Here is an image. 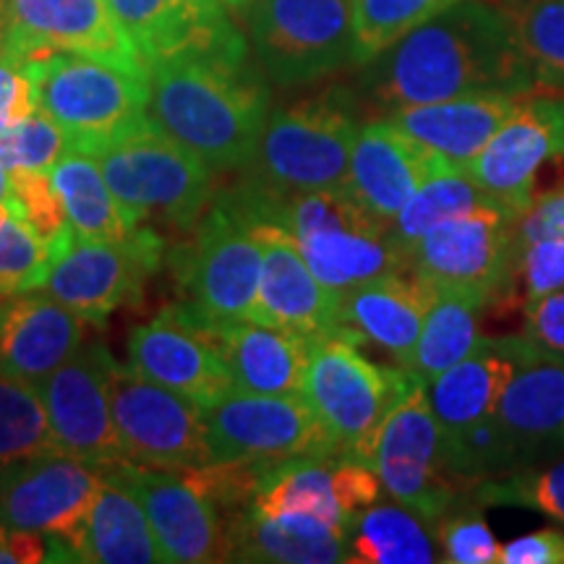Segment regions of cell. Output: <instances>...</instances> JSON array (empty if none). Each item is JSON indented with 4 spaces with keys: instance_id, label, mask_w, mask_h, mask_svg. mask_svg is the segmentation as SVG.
Returning a JSON list of instances; mask_svg holds the SVG:
<instances>
[{
    "instance_id": "1",
    "label": "cell",
    "mask_w": 564,
    "mask_h": 564,
    "mask_svg": "<svg viewBox=\"0 0 564 564\" xmlns=\"http://www.w3.org/2000/svg\"><path fill=\"white\" fill-rule=\"evenodd\" d=\"M366 97L392 112L465 95H528L535 76L510 11L460 0L364 63Z\"/></svg>"
},
{
    "instance_id": "2",
    "label": "cell",
    "mask_w": 564,
    "mask_h": 564,
    "mask_svg": "<svg viewBox=\"0 0 564 564\" xmlns=\"http://www.w3.org/2000/svg\"><path fill=\"white\" fill-rule=\"evenodd\" d=\"M150 118L212 173L243 171L270 118V89L249 58L181 55L147 66Z\"/></svg>"
},
{
    "instance_id": "3",
    "label": "cell",
    "mask_w": 564,
    "mask_h": 564,
    "mask_svg": "<svg viewBox=\"0 0 564 564\" xmlns=\"http://www.w3.org/2000/svg\"><path fill=\"white\" fill-rule=\"evenodd\" d=\"M358 123L350 91L333 87L270 112L238 181L267 194H303L348 183Z\"/></svg>"
},
{
    "instance_id": "4",
    "label": "cell",
    "mask_w": 564,
    "mask_h": 564,
    "mask_svg": "<svg viewBox=\"0 0 564 564\" xmlns=\"http://www.w3.org/2000/svg\"><path fill=\"white\" fill-rule=\"evenodd\" d=\"M21 68L76 152L97 154L152 121L150 74L74 53H42Z\"/></svg>"
},
{
    "instance_id": "5",
    "label": "cell",
    "mask_w": 564,
    "mask_h": 564,
    "mask_svg": "<svg viewBox=\"0 0 564 564\" xmlns=\"http://www.w3.org/2000/svg\"><path fill=\"white\" fill-rule=\"evenodd\" d=\"M415 373L377 366L358 343L335 329L312 340L303 398L333 434L340 457L371 465L387 415L411 390Z\"/></svg>"
},
{
    "instance_id": "6",
    "label": "cell",
    "mask_w": 564,
    "mask_h": 564,
    "mask_svg": "<svg viewBox=\"0 0 564 564\" xmlns=\"http://www.w3.org/2000/svg\"><path fill=\"white\" fill-rule=\"evenodd\" d=\"M91 158L137 225L158 223L188 232L215 196L209 167L154 121Z\"/></svg>"
},
{
    "instance_id": "7",
    "label": "cell",
    "mask_w": 564,
    "mask_h": 564,
    "mask_svg": "<svg viewBox=\"0 0 564 564\" xmlns=\"http://www.w3.org/2000/svg\"><path fill=\"white\" fill-rule=\"evenodd\" d=\"M249 34L274 84H312L356 66V0H253Z\"/></svg>"
},
{
    "instance_id": "8",
    "label": "cell",
    "mask_w": 564,
    "mask_h": 564,
    "mask_svg": "<svg viewBox=\"0 0 564 564\" xmlns=\"http://www.w3.org/2000/svg\"><path fill=\"white\" fill-rule=\"evenodd\" d=\"M186 306L204 322L249 319L262 280V243L220 199L194 225L192 238L167 259Z\"/></svg>"
},
{
    "instance_id": "9",
    "label": "cell",
    "mask_w": 564,
    "mask_h": 564,
    "mask_svg": "<svg viewBox=\"0 0 564 564\" xmlns=\"http://www.w3.org/2000/svg\"><path fill=\"white\" fill-rule=\"evenodd\" d=\"M215 463L340 457L337 442L303 394L230 390L202 405Z\"/></svg>"
},
{
    "instance_id": "10",
    "label": "cell",
    "mask_w": 564,
    "mask_h": 564,
    "mask_svg": "<svg viewBox=\"0 0 564 564\" xmlns=\"http://www.w3.org/2000/svg\"><path fill=\"white\" fill-rule=\"evenodd\" d=\"M371 465L398 505L426 523H436L455 505L460 484L444 457V432L429 405L423 379L415 377L405 398L387 415Z\"/></svg>"
},
{
    "instance_id": "11",
    "label": "cell",
    "mask_w": 564,
    "mask_h": 564,
    "mask_svg": "<svg viewBox=\"0 0 564 564\" xmlns=\"http://www.w3.org/2000/svg\"><path fill=\"white\" fill-rule=\"evenodd\" d=\"M110 408L129 460L165 470L215 463L202 405L116 364Z\"/></svg>"
},
{
    "instance_id": "12",
    "label": "cell",
    "mask_w": 564,
    "mask_h": 564,
    "mask_svg": "<svg viewBox=\"0 0 564 564\" xmlns=\"http://www.w3.org/2000/svg\"><path fill=\"white\" fill-rule=\"evenodd\" d=\"M514 223L502 207H481L444 220L411 249V270L436 291L499 299L514 282Z\"/></svg>"
},
{
    "instance_id": "13",
    "label": "cell",
    "mask_w": 564,
    "mask_h": 564,
    "mask_svg": "<svg viewBox=\"0 0 564 564\" xmlns=\"http://www.w3.org/2000/svg\"><path fill=\"white\" fill-rule=\"evenodd\" d=\"M165 262V241L150 225H139L121 241H79L68 246L47 272L53 299L79 314L84 322L102 324L116 308L139 301L144 282Z\"/></svg>"
},
{
    "instance_id": "14",
    "label": "cell",
    "mask_w": 564,
    "mask_h": 564,
    "mask_svg": "<svg viewBox=\"0 0 564 564\" xmlns=\"http://www.w3.org/2000/svg\"><path fill=\"white\" fill-rule=\"evenodd\" d=\"M105 474L66 453H45L6 465L0 523L58 539L76 562L84 525Z\"/></svg>"
},
{
    "instance_id": "15",
    "label": "cell",
    "mask_w": 564,
    "mask_h": 564,
    "mask_svg": "<svg viewBox=\"0 0 564 564\" xmlns=\"http://www.w3.org/2000/svg\"><path fill=\"white\" fill-rule=\"evenodd\" d=\"M116 364L108 345L95 340L82 345L58 371L37 384L58 453L102 470L129 460L110 408Z\"/></svg>"
},
{
    "instance_id": "16",
    "label": "cell",
    "mask_w": 564,
    "mask_h": 564,
    "mask_svg": "<svg viewBox=\"0 0 564 564\" xmlns=\"http://www.w3.org/2000/svg\"><path fill=\"white\" fill-rule=\"evenodd\" d=\"M42 53L87 55L147 74L108 0H6V58L21 66Z\"/></svg>"
},
{
    "instance_id": "17",
    "label": "cell",
    "mask_w": 564,
    "mask_h": 564,
    "mask_svg": "<svg viewBox=\"0 0 564 564\" xmlns=\"http://www.w3.org/2000/svg\"><path fill=\"white\" fill-rule=\"evenodd\" d=\"M549 160H564V97L528 91L465 173L497 207L520 217Z\"/></svg>"
},
{
    "instance_id": "18",
    "label": "cell",
    "mask_w": 564,
    "mask_h": 564,
    "mask_svg": "<svg viewBox=\"0 0 564 564\" xmlns=\"http://www.w3.org/2000/svg\"><path fill=\"white\" fill-rule=\"evenodd\" d=\"M126 356V366L139 377L167 387L196 405H209L236 390L209 324L186 303L162 308L152 322L133 327Z\"/></svg>"
},
{
    "instance_id": "19",
    "label": "cell",
    "mask_w": 564,
    "mask_h": 564,
    "mask_svg": "<svg viewBox=\"0 0 564 564\" xmlns=\"http://www.w3.org/2000/svg\"><path fill=\"white\" fill-rule=\"evenodd\" d=\"M144 507L162 560L171 564L228 562V523L215 502L196 489L181 470L152 468L133 460L112 465Z\"/></svg>"
},
{
    "instance_id": "20",
    "label": "cell",
    "mask_w": 564,
    "mask_h": 564,
    "mask_svg": "<svg viewBox=\"0 0 564 564\" xmlns=\"http://www.w3.org/2000/svg\"><path fill=\"white\" fill-rule=\"evenodd\" d=\"M144 66L181 55L249 58V45L220 0H108Z\"/></svg>"
},
{
    "instance_id": "21",
    "label": "cell",
    "mask_w": 564,
    "mask_h": 564,
    "mask_svg": "<svg viewBox=\"0 0 564 564\" xmlns=\"http://www.w3.org/2000/svg\"><path fill=\"white\" fill-rule=\"evenodd\" d=\"M251 230L262 243V280L249 319L306 340L340 329V299L316 280L291 232L270 223Z\"/></svg>"
},
{
    "instance_id": "22",
    "label": "cell",
    "mask_w": 564,
    "mask_h": 564,
    "mask_svg": "<svg viewBox=\"0 0 564 564\" xmlns=\"http://www.w3.org/2000/svg\"><path fill=\"white\" fill-rule=\"evenodd\" d=\"M444 171L455 167L384 118L358 129L345 186L373 217L392 225L423 183Z\"/></svg>"
},
{
    "instance_id": "23",
    "label": "cell",
    "mask_w": 564,
    "mask_h": 564,
    "mask_svg": "<svg viewBox=\"0 0 564 564\" xmlns=\"http://www.w3.org/2000/svg\"><path fill=\"white\" fill-rule=\"evenodd\" d=\"M84 319L47 291L0 301V373L37 387L82 348Z\"/></svg>"
},
{
    "instance_id": "24",
    "label": "cell",
    "mask_w": 564,
    "mask_h": 564,
    "mask_svg": "<svg viewBox=\"0 0 564 564\" xmlns=\"http://www.w3.org/2000/svg\"><path fill=\"white\" fill-rule=\"evenodd\" d=\"M535 356L541 352L523 335L494 337V340L481 337L478 348L468 358L423 382L442 432H463L470 423L497 413L499 400L514 371Z\"/></svg>"
},
{
    "instance_id": "25",
    "label": "cell",
    "mask_w": 564,
    "mask_h": 564,
    "mask_svg": "<svg viewBox=\"0 0 564 564\" xmlns=\"http://www.w3.org/2000/svg\"><path fill=\"white\" fill-rule=\"evenodd\" d=\"M436 288L413 270L392 272L340 295V329L358 345L371 343L403 366L419 343Z\"/></svg>"
},
{
    "instance_id": "26",
    "label": "cell",
    "mask_w": 564,
    "mask_h": 564,
    "mask_svg": "<svg viewBox=\"0 0 564 564\" xmlns=\"http://www.w3.org/2000/svg\"><path fill=\"white\" fill-rule=\"evenodd\" d=\"M523 95H465L387 112V121L432 150L455 171L468 165L499 131Z\"/></svg>"
},
{
    "instance_id": "27",
    "label": "cell",
    "mask_w": 564,
    "mask_h": 564,
    "mask_svg": "<svg viewBox=\"0 0 564 564\" xmlns=\"http://www.w3.org/2000/svg\"><path fill=\"white\" fill-rule=\"evenodd\" d=\"M207 324L215 345L228 364L236 390L257 394H303L312 340L251 319Z\"/></svg>"
},
{
    "instance_id": "28",
    "label": "cell",
    "mask_w": 564,
    "mask_h": 564,
    "mask_svg": "<svg viewBox=\"0 0 564 564\" xmlns=\"http://www.w3.org/2000/svg\"><path fill=\"white\" fill-rule=\"evenodd\" d=\"M497 419L518 442L525 468L564 455V364L535 356L514 371L497 405Z\"/></svg>"
},
{
    "instance_id": "29",
    "label": "cell",
    "mask_w": 564,
    "mask_h": 564,
    "mask_svg": "<svg viewBox=\"0 0 564 564\" xmlns=\"http://www.w3.org/2000/svg\"><path fill=\"white\" fill-rule=\"evenodd\" d=\"M228 562H345V531L314 518H262L251 510L228 520Z\"/></svg>"
},
{
    "instance_id": "30",
    "label": "cell",
    "mask_w": 564,
    "mask_h": 564,
    "mask_svg": "<svg viewBox=\"0 0 564 564\" xmlns=\"http://www.w3.org/2000/svg\"><path fill=\"white\" fill-rule=\"evenodd\" d=\"M91 505L76 562L91 564H152L165 562L154 539L150 518L129 486L110 470Z\"/></svg>"
},
{
    "instance_id": "31",
    "label": "cell",
    "mask_w": 564,
    "mask_h": 564,
    "mask_svg": "<svg viewBox=\"0 0 564 564\" xmlns=\"http://www.w3.org/2000/svg\"><path fill=\"white\" fill-rule=\"evenodd\" d=\"M55 192L66 207L70 230L79 241H121L139 228L87 152L70 150L51 167Z\"/></svg>"
},
{
    "instance_id": "32",
    "label": "cell",
    "mask_w": 564,
    "mask_h": 564,
    "mask_svg": "<svg viewBox=\"0 0 564 564\" xmlns=\"http://www.w3.org/2000/svg\"><path fill=\"white\" fill-rule=\"evenodd\" d=\"M335 460H316V457L272 460L249 510L262 518H314L340 525L345 531V518L333 484Z\"/></svg>"
},
{
    "instance_id": "33",
    "label": "cell",
    "mask_w": 564,
    "mask_h": 564,
    "mask_svg": "<svg viewBox=\"0 0 564 564\" xmlns=\"http://www.w3.org/2000/svg\"><path fill=\"white\" fill-rule=\"evenodd\" d=\"M489 306L484 295L465 291H436L421 337L403 364L405 371L429 382L436 373L460 364L481 343V312Z\"/></svg>"
},
{
    "instance_id": "34",
    "label": "cell",
    "mask_w": 564,
    "mask_h": 564,
    "mask_svg": "<svg viewBox=\"0 0 564 564\" xmlns=\"http://www.w3.org/2000/svg\"><path fill=\"white\" fill-rule=\"evenodd\" d=\"M426 520L403 505H371L345 531L350 564H429L436 546Z\"/></svg>"
},
{
    "instance_id": "35",
    "label": "cell",
    "mask_w": 564,
    "mask_h": 564,
    "mask_svg": "<svg viewBox=\"0 0 564 564\" xmlns=\"http://www.w3.org/2000/svg\"><path fill=\"white\" fill-rule=\"evenodd\" d=\"M481 207H497L465 171H444L429 178L392 220V236L408 257L429 230L444 220Z\"/></svg>"
},
{
    "instance_id": "36",
    "label": "cell",
    "mask_w": 564,
    "mask_h": 564,
    "mask_svg": "<svg viewBox=\"0 0 564 564\" xmlns=\"http://www.w3.org/2000/svg\"><path fill=\"white\" fill-rule=\"evenodd\" d=\"M444 457L457 484H484L525 468L518 442L497 413L470 423L463 432L444 434Z\"/></svg>"
},
{
    "instance_id": "37",
    "label": "cell",
    "mask_w": 564,
    "mask_h": 564,
    "mask_svg": "<svg viewBox=\"0 0 564 564\" xmlns=\"http://www.w3.org/2000/svg\"><path fill=\"white\" fill-rule=\"evenodd\" d=\"M58 453L37 387L0 373V465Z\"/></svg>"
},
{
    "instance_id": "38",
    "label": "cell",
    "mask_w": 564,
    "mask_h": 564,
    "mask_svg": "<svg viewBox=\"0 0 564 564\" xmlns=\"http://www.w3.org/2000/svg\"><path fill=\"white\" fill-rule=\"evenodd\" d=\"M535 87L564 89V0H514L507 6Z\"/></svg>"
},
{
    "instance_id": "39",
    "label": "cell",
    "mask_w": 564,
    "mask_h": 564,
    "mask_svg": "<svg viewBox=\"0 0 564 564\" xmlns=\"http://www.w3.org/2000/svg\"><path fill=\"white\" fill-rule=\"evenodd\" d=\"M460 0H356V66L382 55Z\"/></svg>"
},
{
    "instance_id": "40",
    "label": "cell",
    "mask_w": 564,
    "mask_h": 564,
    "mask_svg": "<svg viewBox=\"0 0 564 564\" xmlns=\"http://www.w3.org/2000/svg\"><path fill=\"white\" fill-rule=\"evenodd\" d=\"M53 267V253L24 220L17 202L0 204V295L42 288Z\"/></svg>"
},
{
    "instance_id": "41",
    "label": "cell",
    "mask_w": 564,
    "mask_h": 564,
    "mask_svg": "<svg viewBox=\"0 0 564 564\" xmlns=\"http://www.w3.org/2000/svg\"><path fill=\"white\" fill-rule=\"evenodd\" d=\"M476 499L489 507H523L564 525V455L546 468H520L476 486Z\"/></svg>"
},
{
    "instance_id": "42",
    "label": "cell",
    "mask_w": 564,
    "mask_h": 564,
    "mask_svg": "<svg viewBox=\"0 0 564 564\" xmlns=\"http://www.w3.org/2000/svg\"><path fill=\"white\" fill-rule=\"evenodd\" d=\"M11 196L24 220L45 241L53 253V262L74 243L66 207L55 192L51 171H11Z\"/></svg>"
},
{
    "instance_id": "43",
    "label": "cell",
    "mask_w": 564,
    "mask_h": 564,
    "mask_svg": "<svg viewBox=\"0 0 564 564\" xmlns=\"http://www.w3.org/2000/svg\"><path fill=\"white\" fill-rule=\"evenodd\" d=\"M70 150L68 133L42 108L0 133V160L9 171H51Z\"/></svg>"
},
{
    "instance_id": "44",
    "label": "cell",
    "mask_w": 564,
    "mask_h": 564,
    "mask_svg": "<svg viewBox=\"0 0 564 564\" xmlns=\"http://www.w3.org/2000/svg\"><path fill=\"white\" fill-rule=\"evenodd\" d=\"M440 544L444 562L453 564H499V549H502L478 510L444 518Z\"/></svg>"
},
{
    "instance_id": "45",
    "label": "cell",
    "mask_w": 564,
    "mask_h": 564,
    "mask_svg": "<svg viewBox=\"0 0 564 564\" xmlns=\"http://www.w3.org/2000/svg\"><path fill=\"white\" fill-rule=\"evenodd\" d=\"M514 280L523 282L525 303L564 291L562 238H544V241L518 246V251H514Z\"/></svg>"
},
{
    "instance_id": "46",
    "label": "cell",
    "mask_w": 564,
    "mask_h": 564,
    "mask_svg": "<svg viewBox=\"0 0 564 564\" xmlns=\"http://www.w3.org/2000/svg\"><path fill=\"white\" fill-rule=\"evenodd\" d=\"M335 497L340 505L345 518V531L352 520L371 505H377L379 491H382V481H379L373 465L352 460V457H337L333 470Z\"/></svg>"
},
{
    "instance_id": "47",
    "label": "cell",
    "mask_w": 564,
    "mask_h": 564,
    "mask_svg": "<svg viewBox=\"0 0 564 564\" xmlns=\"http://www.w3.org/2000/svg\"><path fill=\"white\" fill-rule=\"evenodd\" d=\"M523 337L541 356L564 364V291L525 303Z\"/></svg>"
},
{
    "instance_id": "48",
    "label": "cell",
    "mask_w": 564,
    "mask_h": 564,
    "mask_svg": "<svg viewBox=\"0 0 564 564\" xmlns=\"http://www.w3.org/2000/svg\"><path fill=\"white\" fill-rule=\"evenodd\" d=\"M40 110L37 89L24 68L11 58H0V133Z\"/></svg>"
},
{
    "instance_id": "49",
    "label": "cell",
    "mask_w": 564,
    "mask_h": 564,
    "mask_svg": "<svg viewBox=\"0 0 564 564\" xmlns=\"http://www.w3.org/2000/svg\"><path fill=\"white\" fill-rule=\"evenodd\" d=\"M544 238H562L564 241V186L533 199L531 207L514 223V243L518 246L544 241Z\"/></svg>"
},
{
    "instance_id": "50",
    "label": "cell",
    "mask_w": 564,
    "mask_h": 564,
    "mask_svg": "<svg viewBox=\"0 0 564 564\" xmlns=\"http://www.w3.org/2000/svg\"><path fill=\"white\" fill-rule=\"evenodd\" d=\"M499 564H564V531L541 528L502 544Z\"/></svg>"
},
{
    "instance_id": "51",
    "label": "cell",
    "mask_w": 564,
    "mask_h": 564,
    "mask_svg": "<svg viewBox=\"0 0 564 564\" xmlns=\"http://www.w3.org/2000/svg\"><path fill=\"white\" fill-rule=\"evenodd\" d=\"M45 535L17 531L0 523V564H37L47 562Z\"/></svg>"
},
{
    "instance_id": "52",
    "label": "cell",
    "mask_w": 564,
    "mask_h": 564,
    "mask_svg": "<svg viewBox=\"0 0 564 564\" xmlns=\"http://www.w3.org/2000/svg\"><path fill=\"white\" fill-rule=\"evenodd\" d=\"M11 171L6 167V162L0 160V204L3 202H11Z\"/></svg>"
},
{
    "instance_id": "53",
    "label": "cell",
    "mask_w": 564,
    "mask_h": 564,
    "mask_svg": "<svg viewBox=\"0 0 564 564\" xmlns=\"http://www.w3.org/2000/svg\"><path fill=\"white\" fill-rule=\"evenodd\" d=\"M220 3L230 11H243V9L249 11V6L253 3V0H220Z\"/></svg>"
},
{
    "instance_id": "54",
    "label": "cell",
    "mask_w": 564,
    "mask_h": 564,
    "mask_svg": "<svg viewBox=\"0 0 564 564\" xmlns=\"http://www.w3.org/2000/svg\"><path fill=\"white\" fill-rule=\"evenodd\" d=\"M3 478H6V465H0V497H3Z\"/></svg>"
},
{
    "instance_id": "55",
    "label": "cell",
    "mask_w": 564,
    "mask_h": 564,
    "mask_svg": "<svg viewBox=\"0 0 564 564\" xmlns=\"http://www.w3.org/2000/svg\"><path fill=\"white\" fill-rule=\"evenodd\" d=\"M6 19V0H0V21Z\"/></svg>"
},
{
    "instance_id": "56",
    "label": "cell",
    "mask_w": 564,
    "mask_h": 564,
    "mask_svg": "<svg viewBox=\"0 0 564 564\" xmlns=\"http://www.w3.org/2000/svg\"><path fill=\"white\" fill-rule=\"evenodd\" d=\"M0 301H3V295H0Z\"/></svg>"
}]
</instances>
